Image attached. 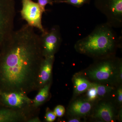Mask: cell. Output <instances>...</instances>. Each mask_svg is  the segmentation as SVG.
<instances>
[{
    "mask_svg": "<svg viewBox=\"0 0 122 122\" xmlns=\"http://www.w3.org/2000/svg\"><path fill=\"white\" fill-rule=\"evenodd\" d=\"M44 57L40 35L28 24L14 30L0 49V92L28 94L40 89Z\"/></svg>",
    "mask_w": 122,
    "mask_h": 122,
    "instance_id": "6da1fadb",
    "label": "cell"
},
{
    "mask_svg": "<svg viewBox=\"0 0 122 122\" xmlns=\"http://www.w3.org/2000/svg\"><path fill=\"white\" fill-rule=\"evenodd\" d=\"M121 38L107 22L98 25L89 34L75 45L76 51L95 58L111 57L118 46Z\"/></svg>",
    "mask_w": 122,
    "mask_h": 122,
    "instance_id": "7a4b0ae2",
    "label": "cell"
},
{
    "mask_svg": "<svg viewBox=\"0 0 122 122\" xmlns=\"http://www.w3.org/2000/svg\"><path fill=\"white\" fill-rule=\"evenodd\" d=\"M15 0H0V49L14 31Z\"/></svg>",
    "mask_w": 122,
    "mask_h": 122,
    "instance_id": "3957f363",
    "label": "cell"
},
{
    "mask_svg": "<svg viewBox=\"0 0 122 122\" xmlns=\"http://www.w3.org/2000/svg\"><path fill=\"white\" fill-rule=\"evenodd\" d=\"M94 5L105 15L107 23L113 28L122 26V0H94Z\"/></svg>",
    "mask_w": 122,
    "mask_h": 122,
    "instance_id": "277c9868",
    "label": "cell"
},
{
    "mask_svg": "<svg viewBox=\"0 0 122 122\" xmlns=\"http://www.w3.org/2000/svg\"><path fill=\"white\" fill-rule=\"evenodd\" d=\"M0 105L28 114L34 108H36L33 104V100L22 92H0Z\"/></svg>",
    "mask_w": 122,
    "mask_h": 122,
    "instance_id": "5b68a950",
    "label": "cell"
},
{
    "mask_svg": "<svg viewBox=\"0 0 122 122\" xmlns=\"http://www.w3.org/2000/svg\"><path fill=\"white\" fill-rule=\"evenodd\" d=\"M22 9L20 11L22 19L27 24L34 28H36L42 33L46 30L43 27L42 21L43 12L37 2L32 0H21Z\"/></svg>",
    "mask_w": 122,
    "mask_h": 122,
    "instance_id": "8992f818",
    "label": "cell"
},
{
    "mask_svg": "<svg viewBox=\"0 0 122 122\" xmlns=\"http://www.w3.org/2000/svg\"><path fill=\"white\" fill-rule=\"evenodd\" d=\"M40 37L44 58L54 56L62 39L59 26L55 25L50 30H46Z\"/></svg>",
    "mask_w": 122,
    "mask_h": 122,
    "instance_id": "52a82bcc",
    "label": "cell"
},
{
    "mask_svg": "<svg viewBox=\"0 0 122 122\" xmlns=\"http://www.w3.org/2000/svg\"><path fill=\"white\" fill-rule=\"evenodd\" d=\"M107 59L103 60L96 67L88 72L90 77L98 81H106L110 80L114 73V61Z\"/></svg>",
    "mask_w": 122,
    "mask_h": 122,
    "instance_id": "ba28073f",
    "label": "cell"
},
{
    "mask_svg": "<svg viewBox=\"0 0 122 122\" xmlns=\"http://www.w3.org/2000/svg\"><path fill=\"white\" fill-rule=\"evenodd\" d=\"M54 59V56L44 58L39 73V83L40 89L49 82Z\"/></svg>",
    "mask_w": 122,
    "mask_h": 122,
    "instance_id": "9c48e42d",
    "label": "cell"
},
{
    "mask_svg": "<svg viewBox=\"0 0 122 122\" xmlns=\"http://www.w3.org/2000/svg\"><path fill=\"white\" fill-rule=\"evenodd\" d=\"M92 105L88 101L77 100L70 107L69 111L72 114L76 116L85 115L91 110Z\"/></svg>",
    "mask_w": 122,
    "mask_h": 122,
    "instance_id": "30bf717a",
    "label": "cell"
},
{
    "mask_svg": "<svg viewBox=\"0 0 122 122\" xmlns=\"http://www.w3.org/2000/svg\"><path fill=\"white\" fill-rule=\"evenodd\" d=\"M95 116L106 122H111L114 117V112L112 107L107 103H102L96 111Z\"/></svg>",
    "mask_w": 122,
    "mask_h": 122,
    "instance_id": "8fae6325",
    "label": "cell"
},
{
    "mask_svg": "<svg viewBox=\"0 0 122 122\" xmlns=\"http://www.w3.org/2000/svg\"><path fill=\"white\" fill-rule=\"evenodd\" d=\"M19 114L16 110L6 107H0V122H16Z\"/></svg>",
    "mask_w": 122,
    "mask_h": 122,
    "instance_id": "7c38bea8",
    "label": "cell"
},
{
    "mask_svg": "<svg viewBox=\"0 0 122 122\" xmlns=\"http://www.w3.org/2000/svg\"><path fill=\"white\" fill-rule=\"evenodd\" d=\"M50 86V82H48L39 90L38 93L33 100V104L36 108L42 104L48 98Z\"/></svg>",
    "mask_w": 122,
    "mask_h": 122,
    "instance_id": "4fadbf2b",
    "label": "cell"
},
{
    "mask_svg": "<svg viewBox=\"0 0 122 122\" xmlns=\"http://www.w3.org/2000/svg\"><path fill=\"white\" fill-rule=\"evenodd\" d=\"M74 83L75 92L77 94L81 93L87 91L93 85V83L80 76L74 78Z\"/></svg>",
    "mask_w": 122,
    "mask_h": 122,
    "instance_id": "5bb4252c",
    "label": "cell"
},
{
    "mask_svg": "<svg viewBox=\"0 0 122 122\" xmlns=\"http://www.w3.org/2000/svg\"><path fill=\"white\" fill-rule=\"evenodd\" d=\"M91 0H55L54 3L66 4L77 8H80L86 4H90Z\"/></svg>",
    "mask_w": 122,
    "mask_h": 122,
    "instance_id": "9a60e30c",
    "label": "cell"
},
{
    "mask_svg": "<svg viewBox=\"0 0 122 122\" xmlns=\"http://www.w3.org/2000/svg\"><path fill=\"white\" fill-rule=\"evenodd\" d=\"M93 86L96 88L97 96H103L107 94L110 92L113 89V88L111 86H107L100 84L93 83Z\"/></svg>",
    "mask_w": 122,
    "mask_h": 122,
    "instance_id": "2e32d148",
    "label": "cell"
},
{
    "mask_svg": "<svg viewBox=\"0 0 122 122\" xmlns=\"http://www.w3.org/2000/svg\"><path fill=\"white\" fill-rule=\"evenodd\" d=\"M87 97L89 100H93L96 99L97 96V91L95 87L92 85V87L87 90Z\"/></svg>",
    "mask_w": 122,
    "mask_h": 122,
    "instance_id": "e0dca14e",
    "label": "cell"
},
{
    "mask_svg": "<svg viewBox=\"0 0 122 122\" xmlns=\"http://www.w3.org/2000/svg\"><path fill=\"white\" fill-rule=\"evenodd\" d=\"M37 3L39 4L44 12H45V7L46 5L49 4L52 5L54 3L53 0H37Z\"/></svg>",
    "mask_w": 122,
    "mask_h": 122,
    "instance_id": "ac0fdd59",
    "label": "cell"
},
{
    "mask_svg": "<svg viewBox=\"0 0 122 122\" xmlns=\"http://www.w3.org/2000/svg\"><path fill=\"white\" fill-rule=\"evenodd\" d=\"M54 112L56 116L61 117L64 115L65 112V109L63 106L58 105L55 108Z\"/></svg>",
    "mask_w": 122,
    "mask_h": 122,
    "instance_id": "d6986e66",
    "label": "cell"
},
{
    "mask_svg": "<svg viewBox=\"0 0 122 122\" xmlns=\"http://www.w3.org/2000/svg\"><path fill=\"white\" fill-rule=\"evenodd\" d=\"M56 115L54 112L51 111L47 112L45 115L46 121L48 122H54L56 119Z\"/></svg>",
    "mask_w": 122,
    "mask_h": 122,
    "instance_id": "ffe728a7",
    "label": "cell"
},
{
    "mask_svg": "<svg viewBox=\"0 0 122 122\" xmlns=\"http://www.w3.org/2000/svg\"><path fill=\"white\" fill-rule=\"evenodd\" d=\"M117 96L118 102L120 104L122 102V89L121 87L119 88L117 92Z\"/></svg>",
    "mask_w": 122,
    "mask_h": 122,
    "instance_id": "44dd1931",
    "label": "cell"
},
{
    "mask_svg": "<svg viewBox=\"0 0 122 122\" xmlns=\"http://www.w3.org/2000/svg\"><path fill=\"white\" fill-rule=\"evenodd\" d=\"M120 66H119V74H118V78L119 79L120 81H122V63H121L120 62Z\"/></svg>",
    "mask_w": 122,
    "mask_h": 122,
    "instance_id": "7402d4cb",
    "label": "cell"
},
{
    "mask_svg": "<svg viewBox=\"0 0 122 122\" xmlns=\"http://www.w3.org/2000/svg\"><path fill=\"white\" fill-rule=\"evenodd\" d=\"M39 118L38 117L32 118L28 120V122H41Z\"/></svg>",
    "mask_w": 122,
    "mask_h": 122,
    "instance_id": "603a6c76",
    "label": "cell"
},
{
    "mask_svg": "<svg viewBox=\"0 0 122 122\" xmlns=\"http://www.w3.org/2000/svg\"><path fill=\"white\" fill-rule=\"evenodd\" d=\"M80 120L78 119L74 118L69 120L68 122H80Z\"/></svg>",
    "mask_w": 122,
    "mask_h": 122,
    "instance_id": "cb8c5ba5",
    "label": "cell"
}]
</instances>
